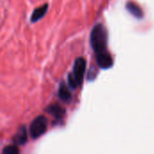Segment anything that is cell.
Returning <instances> with one entry per match:
<instances>
[{"mask_svg": "<svg viewBox=\"0 0 154 154\" xmlns=\"http://www.w3.org/2000/svg\"><path fill=\"white\" fill-rule=\"evenodd\" d=\"M48 128V120L43 116H39L31 123L29 133L32 139H37L43 135Z\"/></svg>", "mask_w": 154, "mask_h": 154, "instance_id": "3", "label": "cell"}, {"mask_svg": "<svg viewBox=\"0 0 154 154\" xmlns=\"http://www.w3.org/2000/svg\"><path fill=\"white\" fill-rule=\"evenodd\" d=\"M58 96H59V98L63 102L68 103L71 100V98H72L71 92L69 89L68 86L65 84V82H60V84L59 86Z\"/></svg>", "mask_w": 154, "mask_h": 154, "instance_id": "7", "label": "cell"}, {"mask_svg": "<svg viewBox=\"0 0 154 154\" xmlns=\"http://www.w3.org/2000/svg\"><path fill=\"white\" fill-rule=\"evenodd\" d=\"M127 7H128L129 11H130L132 14H134L135 16H137V17L142 16V10H141L136 5H134V4H129V5H127Z\"/></svg>", "mask_w": 154, "mask_h": 154, "instance_id": "9", "label": "cell"}, {"mask_svg": "<svg viewBox=\"0 0 154 154\" xmlns=\"http://www.w3.org/2000/svg\"><path fill=\"white\" fill-rule=\"evenodd\" d=\"M86 68L87 62L84 58L79 57L76 59L73 66V71L69 73L68 77V83L70 88L76 89L79 86L82 84L86 72Z\"/></svg>", "mask_w": 154, "mask_h": 154, "instance_id": "2", "label": "cell"}, {"mask_svg": "<svg viewBox=\"0 0 154 154\" xmlns=\"http://www.w3.org/2000/svg\"><path fill=\"white\" fill-rule=\"evenodd\" d=\"M97 61L99 67L102 69H108L113 65V59L107 53V51L97 54Z\"/></svg>", "mask_w": 154, "mask_h": 154, "instance_id": "5", "label": "cell"}, {"mask_svg": "<svg viewBox=\"0 0 154 154\" xmlns=\"http://www.w3.org/2000/svg\"><path fill=\"white\" fill-rule=\"evenodd\" d=\"M27 139H28L27 130H26V127L23 125L19 128V130L16 132V134L13 137V142L15 145H23L27 142Z\"/></svg>", "mask_w": 154, "mask_h": 154, "instance_id": "4", "label": "cell"}, {"mask_svg": "<svg viewBox=\"0 0 154 154\" xmlns=\"http://www.w3.org/2000/svg\"><path fill=\"white\" fill-rule=\"evenodd\" d=\"M90 43L96 54L106 51L107 32L103 24L98 23L92 29L90 34Z\"/></svg>", "mask_w": 154, "mask_h": 154, "instance_id": "1", "label": "cell"}, {"mask_svg": "<svg viewBox=\"0 0 154 154\" xmlns=\"http://www.w3.org/2000/svg\"><path fill=\"white\" fill-rule=\"evenodd\" d=\"M48 4H45L43 5H41L39 7H37L36 9H34V11L32 12V16H31V22L32 23H36L38 22L39 20H41L47 13L48 11Z\"/></svg>", "mask_w": 154, "mask_h": 154, "instance_id": "8", "label": "cell"}, {"mask_svg": "<svg viewBox=\"0 0 154 154\" xmlns=\"http://www.w3.org/2000/svg\"><path fill=\"white\" fill-rule=\"evenodd\" d=\"M46 112L50 115H51L53 117H55V119H62L66 114V110L65 108H63L60 105H50L47 108H46Z\"/></svg>", "mask_w": 154, "mask_h": 154, "instance_id": "6", "label": "cell"}, {"mask_svg": "<svg viewBox=\"0 0 154 154\" xmlns=\"http://www.w3.org/2000/svg\"><path fill=\"white\" fill-rule=\"evenodd\" d=\"M20 152L17 145H10V146H7L5 147L4 150H3V153L5 154H18Z\"/></svg>", "mask_w": 154, "mask_h": 154, "instance_id": "10", "label": "cell"}]
</instances>
